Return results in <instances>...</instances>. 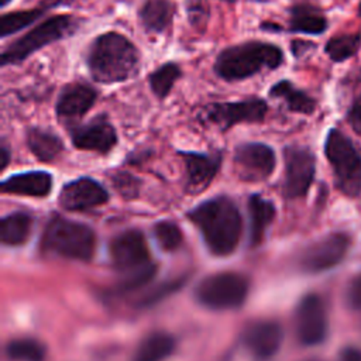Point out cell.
Wrapping results in <instances>:
<instances>
[{"mask_svg": "<svg viewBox=\"0 0 361 361\" xmlns=\"http://www.w3.org/2000/svg\"><path fill=\"white\" fill-rule=\"evenodd\" d=\"M31 227L32 217L27 212L8 213L0 221V240L4 245H21L28 240Z\"/></svg>", "mask_w": 361, "mask_h": 361, "instance_id": "d4e9b609", "label": "cell"}, {"mask_svg": "<svg viewBox=\"0 0 361 361\" xmlns=\"http://www.w3.org/2000/svg\"><path fill=\"white\" fill-rule=\"evenodd\" d=\"M86 66L96 83L113 85L135 78L141 69V52L124 34L107 31L90 42Z\"/></svg>", "mask_w": 361, "mask_h": 361, "instance_id": "6da1fadb", "label": "cell"}, {"mask_svg": "<svg viewBox=\"0 0 361 361\" xmlns=\"http://www.w3.org/2000/svg\"><path fill=\"white\" fill-rule=\"evenodd\" d=\"M233 168L238 179L250 183L267 180L276 168L274 148L259 141H245L234 147Z\"/></svg>", "mask_w": 361, "mask_h": 361, "instance_id": "30bf717a", "label": "cell"}, {"mask_svg": "<svg viewBox=\"0 0 361 361\" xmlns=\"http://www.w3.org/2000/svg\"><path fill=\"white\" fill-rule=\"evenodd\" d=\"M345 121L350 128L361 137V93L351 102L350 107L345 111Z\"/></svg>", "mask_w": 361, "mask_h": 361, "instance_id": "e575fe53", "label": "cell"}, {"mask_svg": "<svg viewBox=\"0 0 361 361\" xmlns=\"http://www.w3.org/2000/svg\"><path fill=\"white\" fill-rule=\"evenodd\" d=\"M345 302L354 310H361V274H357L345 289Z\"/></svg>", "mask_w": 361, "mask_h": 361, "instance_id": "d590c367", "label": "cell"}, {"mask_svg": "<svg viewBox=\"0 0 361 361\" xmlns=\"http://www.w3.org/2000/svg\"><path fill=\"white\" fill-rule=\"evenodd\" d=\"M110 200L109 190L90 176H79L62 185L58 203L68 212H85L103 206Z\"/></svg>", "mask_w": 361, "mask_h": 361, "instance_id": "5bb4252c", "label": "cell"}, {"mask_svg": "<svg viewBox=\"0 0 361 361\" xmlns=\"http://www.w3.org/2000/svg\"><path fill=\"white\" fill-rule=\"evenodd\" d=\"M282 329L276 322L261 320L245 329L243 343L252 357L264 361L276 354L282 344Z\"/></svg>", "mask_w": 361, "mask_h": 361, "instance_id": "ac0fdd59", "label": "cell"}, {"mask_svg": "<svg viewBox=\"0 0 361 361\" xmlns=\"http://www.w3.org/2000/svg\"><path fill=\"white\" fill-rule=\"evenodd\" d=\"M107 178L113 189L126 200H134L140 196L142 179L124 169H113L107 172Z\"/></svg>", "mask_w": 361, "mask_h": 361, "instance_id": "f546056e", "label": "cell"}, {"mask_svg": "<svg viewBox=\"0 0 361 361\" xmlns=\"http://www.w3.org/2000/svg\"><path fill=\"white\" fill-rule=\"evenodd\" d=\"M154 235L165 251H173L182 244V230L172 220H161L154 224Z\"/></svg>", "mask_w": 361, "mask_h": 361, "instance_id": "1f68e13d", "label": "cell"}, {"mask_svg": "<svg viewBox=\"0 0 361 361\" xmlns=\"http://www.w3.org/2000/svg\"><path fill=\"white\" fill-rule=\"evenodd\" d=\"M185 168L183 190L188 195H200L216 179L221 169L223 152L220 149L210 152L176 149Z\"/></svg>", "mask_w": 361, "mask_h": 361, "instance_id": "7c38bea8", "label": "cell"}, {"mask_svg": "<svg viewBox=\"0 0 361 361\" xmlns=\"http://www.w3.org/2000/svg\"><path fill=\"white\" fill-rule=\"evenodd\" d=\"M25 145L28 151L44 164L55 162L65 151L63 140L49 128L32 126L25 130Z\"/></svg>", "mask_w": 361, "mask_h": 361, "instance_id": "44dd1931", "label": "cell"}, {"mask_svg": "<svg viewBox=\"0 0 361 361\" xmlns=\"http://www.w3.org/2000/svg\"><path fill=\"white\" fill-rule=\"evenodd\" d=\"M289 48H290V54L295 59H302L305 55H307L310 51H313L316 48V44L309 39L295 38L290 41Z\"/></svg>", "mask_w": 361, "mask_h": 361, "instance_id": "8d00e7d4", "label": "cell"}, {"mask_svg": "<svg viewBox=\"0 0 361 361\" xmlns=\"http://www.w3.org/2000/svg\"><path fill=\"white\" fill-rule=\"evenodd\" d=\"M175 340L171 334L155 331L148 334L137 347L134 361H161L172 354Z\"/></svg>", "mask_w": 361, "mask_h": 361, "instance_id": "484cf974", "label": "cell"}, {"mask_svg": "<svg viewBox=\"0 0 361 361\" xmlns=\"http://www.w3.org/2000/svg\"><path fill=\"white\" fill-rule=\"evenodd\" d=\"M154 155V149L151 148H138L128 152L124 162L127 165H141L142 162H147ZM123 162V164H124Z\"/></svg>", "mask_w": 361, "mask_h": 361, "instance_id": "74e56055", "label": "cell"}, {"mask_svg": "<svg viewBox=\"0 0 361 361\" xmlns=\"http://www.w3.org/2000/svg\"><path fill=\"white\" fill-rule=\"evenodd\" d=\"M71 142L76 149L109 155L118 144V134L107 114H96L86 123L66 127Z\"/></svg>", "mask_w": 361, "mask_h": 361, "instance_id": "8fae6325", "label": "cell"}, {"mask_svg": "<svg viewBox=\"0 0 361 361\" xmlns=\"http://www.w3.org/2000/svg\"><path fill=\"white\" fill-rule=\"evenodd\" d=\"M324 157L331 168L334 186L350 199L361 196V152L354 142L337 127L329 128L324 144Z\"/></svg>", "mask_w": 361, "mask_h": 361, "instance_id": "5b68a950", "label": "cell"}, {"mask_svg": "<svg viewBox=\"0 0 361 361\" xmlns=\"http://www.w3.org/2000/svg\"><path fill=\"white\" fill-rule=\"evenodd\" d=\"M269 106L262 97H245L233 102H213L204 104L197 118L204 126H214L220 131H228L237 124H258L268 114Z\"/></svg>", "mask_w": 361, "mask_h": 361, "instance_id": "52a82bcc", "label": "cell"}, {"mask_svg": "<svg viewBox=\"0 0 361 361\" xmlns=\"http://www.w3.org/2000/svg\"><path fill=\"white\" fill-rule=\"evenodd\" d=\"M219 1H223V3H227V4H234V3H237L238 0H219Z\"/></svg>", "mask_w": 361, "mask_h": 361, "instance_id": "f6af8a7d", "label": "cell"}, {"mask_svg": "<svg viewBox=\"0 0 361 361\" xmlns=\"http://www.w3.org/2000/svg\"><path fill=\"white\" fill-rule=\"evenodd\" d=\"M80 24L82 20L72 14L51 16L39 21L31 30L3 48L0 65L3 68L21 65L25 59L44 47L72 37L80 28Z\"/></svg>", "mask_w": 361, "mask_h": 361, "instance_id": "277c9868", "label": "cell"}, {"mask_svg": "<svg viewBox=\"0 0 361 361\" xmlns=\"http://www.w3.org/2000/svg\"><path fill=\"white\" fill-rule=\"evenodd\" d=\"M54 188V176L48 171L32 169L16 172L0 183L1 193L28 196V197H48Z\"/></svg>", "mask_w": 361, "mask_h": 361, "instance_id": "d6986e66", "label": "cell"}, {"mask_svg": "<svg viewBox=\"0 0 361 361\" xmlns=\"http://www.w3.org/2000/svg\"><path fill=\"white\" fill-rule=\"evenodd\" d=\"M188 20L196 30H204L209 20V7L203 0H195L188 7Z\"/></svg>", "mask_w": 361, "mask_h": 361, "instance_id": "836d02e7", "label": "cell"}, {"mask_svg": "<svg viewBox=\"0 0 361 361\" xmlns=\"http://www.w3.org/2000/svg\"><path fill=\"white\" fill-rule=\"evenodd\" d=\"M97 97V89L86 82L66 83L56 97L55 114L59 121L66 123V127L76 124L78 120L90 111Z\"/></svg>", "mask_w": 361, "mask_h": 361, "instance_id": "e0dca14e", "label": "cell"}, {"mask_svg": "<svg viewBox=\"0 0 361 361\" xmlns=\"http://www.w3.org/2000/svg\"><path fill=\"white\" fill-rule=\"evenodd\" d=\"M268 96L271 99L281 100L285 104L286 110L290 113L310 116L317 109V100L303 89L298 87L289 79H281L275 82L268 89Z\"/></svg>", "mask_w": 361, "mask_h": 361, "instance_id": "7402d4cb", "label": "cell"}, {"mask_svg": "<svg viewBox=\"0 0 361 361\" xmlns=\"http://www.w3.org/2000/svg\"><path fill=\"white\" fill-rule=\"evenodd\" d=\"M248 281L237 272H219L202 279L195 296L199 303L214 310L238 307L247 298Z\"/></svg>", "mask_w": 361, "mask_h": 361, "instance_id": "ba28073f", "label": "cell"}, {"mask_svg": "<svg viewBox=\"0 0 361 361\" xmlns=\"http://www.w3.org/2000/svg\"><path fill=\"white\" fill-rule=\"evenodd\" d=\"M295 327L299 341L305 345H316L326 338L327 313L319 295L309 293L302 298L295 313Z\"/></svg>", "mask_w": 361, "mask_h": 361, "instance_id": "9a60e30c", "label": "cell"}, {"mask_svg": "<svg viewBox=\"0 0 361 361\" xmlns=\"http://www.w3.org/2000/svg\"><path fill=\"white\" fill-rule=\"evenodd\" d=\"M186 217L197 227L214 255H228L237 248L243 233V217L230 196L217 195L203 200L190 209Z\"/></svg>", "mask_w": 361, "mask_h": 361, "instance_id": "7a4b0ae2", "label": "cell"}, {"mask_svg": "<svg viewBox=\"0 0 361 361\" xmlns=\"http://www.w3.org/2000/svg\"><path fill=\"white\" fill-rule=\"evenodd\" d=\"M361 49V32H347L333 35L324 44V54L334 63L351 59Z\"/></svg>", "mask_w": 361, "mask_h": 361, "instance_id": "83f0119b", "label": "cell"}, {"mask_svg": "<svg viewBox=\"0 0 361 361\" xmlns=\"http://www.w3.org/2000/svg\"><path fill=\"white\" fill-rule=\"evenodd\" d=\"M109 252L114 267L123 274L152 262L145 237L137 228H130L114 235L109 244Z\"/></svg>", "mask_w": 361, "mask_h": 361, "instance_id": "2e32d148", "label": "cell"}, {"mask_svg": "<svg viewBox=\"0 0 361 361\" xmlns=\"http://www.w3.org/2000/svg\"><path fill=\"white\" fill-rule=\"evenodd\" d=\"M357 16L361 18V0H360V3L357 6Z\"/></svg>", "mask_w": 361, "mask_h": 361, "instance_id": "ee69618b", "label": "cell"}, {"mask_svg": "<svg viewBox=\"0 0 361 361\" xmlns=\"http://www.w3.org/2000/svg\"><path fill=\"white\" fill-rule=\"evenodd\" d=\"M11 161V148L7 144V140L3 137L0 141V169L4 172Z\"/></svg>", "mask_w": 361, "mask_h": 361, "instance_id": "f35d334b", "label": "cell"}, {"mask_svg": "<svg viewBox=\"0 0 361 361\" xmlns=\"http://www.w3.org/2000/svg\"><path fill=\"white\" fill-rule=\"evenodd\" d=\"M45 13L39 7H31L25 10H17L1 14L0 18V38L4 39L18 31L30 27L39 18H42Z\"/></svg>", "mask_w": 361, "mask_h": 361, "instance_id": "f1b7e54d", "label": "cell"}, {"mask_svg": "<svg viewBox=\"0 0 361 361\" xmlns=\"http://www.w3.org/2000/svg\"><path fill=\"white\" fill-rule=\"evenodd\" d=\"M250 213V244L252 247L262 243L267 228L276 216V207L272 200L259 193H252L248 197Z\"/></svg>", "mask_w": 361, "mask_h": 361, "instance_id": "cb8c5ba5", "label": "cell"}, {"mask_svg": "<svg viewBox=\"0 0 361 361\" xmlns=\"http://www.w3.org/2000/svg\"><path fill=\"white\" fill-rule=\"evenodd\" d=\"M41 247L63 258L89 261L96 250V234L87 224L56 214L44 228Z\"/></svg>", "mask_w": 361, "mask_h": 361, "instance_id": "8992f818", "label": "cell"}, {"mask_svg": "<svg viewBox=\"0 0 361 361\" xmlns=\"http://www.w3.org/2000/svg\"><path fill=\"white\" fill-rule=\"evenodd\" d=\"M259 30L262 31H267V32H282L283 28L278 24H274L271 21H264L261 25H259Z\"/></svg>", "mask_w": 361, "mask_h": 361, "instance_id": "b9f144b4", "label": "cell"}, {"mask_svg": "<svg viewBox=\"0 0 361 361\" xmlns=\"http://www.w3.org/2000/svg\"><path fill=\"white\" fill-rule=\"evenodd\" d=\"M312 361H316V360H312Z\"/></svg>", "mask_w": 361, "mask_h": 361, "instance_id": "bcb514c9", "label": "cell"}, {"mask_svg": "<svg viewBox=\"0 0 361 361\" xmlns=\"http://www.w3.org/2000/svg\"><path fill=\"white\" fill-rule=\"evenodd\" d=\"M285 62L281 47L259 39H248L223 48L213 63V72L224 82L234 83L264 71H275Z\"/></svg>", "mask_w": 361, "mask_h": 361, "instance_id": "3957f363", "label": "cell"}, {"mask_svg": "<svg viewBox=\"0 0 361 361\" xmlns=\"http://www.w3.org/2000/svg\"><path fill=\"white\" fill-rule=\"evenodd\" d=\"M283 182L282 193L286 199L305 197L314 182L316 155L307 145L289 144L282 151Z\"/></svg>", "mask_w": 361, "mask_h": 361, "instance_id": "9c48e42d", "label": "cell"}, {"mask_svg": "<svg viewBox=\"0 0 361 361\" xmlns=\"http://www.w3.org/2000/svg\"><path fill=\"white\" fill-rule=\"evenodd\" d=\"M155 269H157L155 264L151 262L142 268H138V269H134L130 272H124L123 278L120 281V289L121 290H133V289L142 286L155 275Z\"/></svg>", "mask_w": 361, "mask_h": 361, "instance_id": "d6a6232c", "label": "cell"}, {"mask_svg": "<svg viewBox=\"0 0 361 361\" xmlns=\"http://www.w3.org/2000/svg\"><path fill=\"white\" fill-rule=\"evenodd\" d=\"M6 353L13 361H44L45 348L34 338H17L7 344Z\"/></svg>", "mask_w": 361, "mask_h": 361, "instance_id": "4dcf8cb0", "label": "cell"}, {"mask_svg": "<svg viewBox=\"0 0 361 361\" xmlns=\"http://www.w3.org/2000/svg\"><path fill=\"white\" fill-rule=\"evenodd\" d=\"M11 1H13V0H0V7H1V8H4V7H6V6H8Z\"/></svg>", "mask_w": 361, "mask_h": 361, "instance_id": "7bdbcfd3", "label": "cell"}, {"mask_svg": "<svg viewBox=\"0 0 361 361\" xmlns=\"http://www.w3.org/2000/svg\"><path fill=\"white\" fill-rule=\"evenodd\" d=\"M182 78V69L178 62L166 61L148 75V86L158 100H165L172 92L175 83Z\"/></svg>", "mask_w": 361, "mask_h": 361, "instance_id": "4316f807", "label": "cell"}, {"mask_svg": "<svg viewBox=\"0 0 361 361\" xmlns=\"http://www.w3.org/2000/svg\"><path fill=\"white\" fill-rule=\"evenodd\" d=\"M340 361H361V351L357 348H345L340 355Z\"/></svg>", "mask_w": 361, "mask_h": 361, "instance_id": "60d3db41", "label": "cell"}, {"mask_svg": "<svg viewBox=\"0 0 361 361\" xmlns=\"http://www.w3.org/2000/svg\"><path fill=\"white\" fill-rule=\"evenodd\" d=\"M176 4L172 0H145L138 10V20L148 34H164L172 24Z\"/></svg>", "mask_w": 361, "mask_h": 361, "instance_id": "603a6c76", "label": "cell"}, {"mask_svg": "<svg viewBox=\"0 0 361 361\" xmlns=\"http://www.w3.org/2000/svg\"><path fill=\"white\" fill-rule=\"evenodd\" d=\"M73 1L75 0H41L37 4V7H39L47 14L49 10H54V8H58V7H68Z\"/></svg>", "mask_w": 361, "mask_h": 361, "instance_id": "ab89813d", "label": "cell"}, {"mask_svg": "<svg viewBox=\"0 0 361 361\" xmlns=\"http://www.w3.org/2000/svg\"><path fill=\"white\" fill-rule=\"evenodd\" d=\"M288 32L305 35H322L329 28L326 14L314 4L295 3L288 10Z\"/></svg>", "mask_w": 361, "mask_h": 361, "instance_id": "ffe728a7", "label": "cell"}, {"mask_svg": "<svg viewBox=\"0 0 361 361\" xmlns=\"http://www.w3.org/2000/svg\"><path fill=\"white\" fill-rule=\"evenodd\" d=\"M350 245L351 238L347 233H330L305 250L300 257V265L309 272L327 271L344 259Z\"/></svg>", "mask_w": 361, "mask_h": 361, "instance_id": "4fadbf2b", "label": "cell"}]
</instances>
